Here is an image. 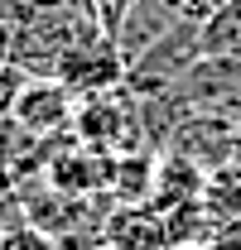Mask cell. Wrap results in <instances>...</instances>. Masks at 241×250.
<instances>
[{"instance_id": "cell-15", "label": "cell", "mask_w": 241, "mask_h": 250, "mask_svg": "<svg viewBox=\"0 0 241 250\" xmlns=\"http://www.w3.org/2000/svg\"><path fill=\"white\" fill-rule=\"evenodd\" d=\"M227 168H232V173H241V125H237V135H232V154H227Z\"/></svg>"}, {"instance_id": "cell-12", "label": "cell", "mask_w": 241, "mask_h": 250, "mask_svg": "<svg viewBox=\"0 0 241 250\" xmlns=\"http://www.w3.org/2000/svg\"><path fill=\"white\" fill-rule=\"evenodd\" d=\"M125 10H130V0H92V20H96L101 34H116L120 20H125Z\"/></svg>"}, {"instance_id": "cell-4", "label": "cell", "mask_w": 241, "mask_h": 250, "mask_svg": "<svg viewBox=\"0 0 241 250\" xmlns=\"http://www.w3.org/2000/svg\"><path fill=\"white\" fill-rule=\"evenodd\" d=\"M174 92L193 111H208V116L241 125V58H198L174 82Z\"/></svg>"}, {"instance_id": "cell-11", "label": "cell", "mask_w": 241, "mask_h": 250, "mask_svg": "<svg viewBox=\"0 0 241 250\" xmlns=\"http://www.w3.org/2000/svg\"><path fill=\"white\" fill-rule=\"evenodd\" d=\"M24 82H29V72H24V67L0 62V116H10V106H15V96H20Z\"/></svg>"}, {"instance_id": "cell-2", "label": "cell", "mask_w": 241, "mask_h": 250, "mask_svg": "<svg viewBox=\"0 0 241 250\" xmlns=\"http://www.w3.org/2000/svg\"><path fill=\"white\" fill-rule=\"evenodd\" d=\"M198 58H203V48H198V24H174V29L159 34L145 53H135V58L125 62L120 87H125L130 96L169 92V87H174V82H179Z\"/></svg>"}, {"instance_id": "cell-3", "label": "cell", "mask_w": 241, "mask_h": 250, "mask_svg": "<svg viewBox=\"0 0 241 250\" xmlns=\"http://www.w3.org/2000/svg\"><path fill=\"white\" fill-rule=\"evenodd\" d=\"M48 77H58L72 96L111 92V87H120V77H125V58H120V48H116L111 34L87 29L58 53V62H53Z\"/></svg>"}, {"instance_id": "cell-7", "label": "cell", "mask_w": 241, "mask_h": 250, "mask_svg": "<svg viewBox=\"0 0 241 250\" xmlns=\"http://www.w3.org/2000/svg\"><path fill=\"white\" fill-rule=\"evenodd\" d=\"M101 241L116 250H169L164 212L154 202H120L116 212H106V221H101Z\"/></svg>"}, {"instance_id": "cell-13", "label": "cell", "mask_w": 241, "mask_h": 250, "mask_svg": "<svg viewBox=\"0 0 241 250\" xmlns=\"http://www.w3.org/2000/svg\"><path fill=\"white\" fill-rule=\"evenodd\" d=\"M208 246H212V250H241V217L217 221V226H212V236H208Z\"/></svg>"}, {"instance_id": "cell-6", "label": "cell", "mask_w": 241, "mask_h": 250, "mask_svg": "<svg viewBox=\"0 0 241 250\" xmlns=\"http://www.w3.org/2000/svg\"><path fill=\"white\" fill-rule=\"evenodd\" d=\"M232 135H237L232 121L208 116V111H188L179 121V130L169 135L164 149H174V154H183L188 164H198L203 173H212V168H222L227 154H232Z\"/></svg>"}, {"instance_id": "cell-1", "label": "cell", "mask_w": 241, "mask_h": 250, "mask_svg": "<svg viewBox=\"0 0 241 250\" xmlns=\"http://www.w3.org/2000/svg\"><path fill=\"white\" fill-rule=\"evenodd\" d=\"M72 130H77L82 145L101 149V154H135V149H150V145H145V130H140V101L125 92V87L77 96Z\"/></svg>"}, {"instance_id": "cell-16", "label": "cell", "mask_w": 241, "mask_h": 250, "mask_svg": "<svg viewBox=\"0 0 241 250\" xmlns=\"http://www.w3.org/2000/svg\"><path fill=\"white\" fill-rule=\"evenodd\" d=\"M68 250H116V246H106V241H82V246H68Z\"/></svg>"}, {"instance_id": "cell-5", "label": "cell", "mask_w": 241, "mask_h": 250, "mask_svg": "<svg viewBox=\"0 0 241 250\" xmlns=\"http://www.w3.org/2000/svg\"><path fill=\"white\" fill-rule=\"evenodd\" d=\"M72 116H77V96L58 77H29L10 106V121L29 140H53L63 130H72Z\"/></svg>"}, {"instance_id": "cell-17", "label": "cell", "mask_w": 241, "mask_h": 250, "mask_svg": "<svg viewBox=\"0 0 241 250\" xmlns=\"http://www.w3.org/2000/svg\"><path fill=\"white\" fill-rule=\"evenodd\" d=\"M179 250H212V246H208V241H198V246H179Z\"/></svg>"}, {"instance_id": "cell-10", "label": "cell", "mask_w": 241, "mask_h": 250, "mask_svg": "<svg viewBox=\"0 0 241 250\" xmlns=\"http://www.w3.org/2000/svg\"><path fill=\"white\" fill-rule=\"evenodd\" d=\"M0 250H58V241L39 231L34 221H20L15 231H0Z\"/></svg>"}, {"instance_id": "cell-14", "label": "cell", "mask_w": 241, "mask_h": 250, "mask_svg": "<svg viewBox=\"0 0 241 250\" xmlns=\"http://www.w3.org/2000/svg\"><path fill=\"white\" fill-rule=\"evenodd\" d=\"M0 62H15V24H10V15H0Z\"/></svg>"}, {"instance_id": "cell-9", "label": "cell", "mask_w": 241, "mask_h": 250, "mask_svg": "<svg viewBox=\"0 0 241 250\" xmlns=\"http://www.w3.org/2000/svg\"><path fill=\"white\" fill-rule=\"evenodd\" d=\"M198 207L208 212V221H232L241 217V173H232L227 164L222 168H212L208 178H203V192H198Z\"/></svg>"}, {"instance_id": "cell-8", "label": "cell", "mask_w": 241, "mask_h": 250, "mask_svg": "<svg viewBox=\"0 0 241 250\" xmlns=\"http://www.w3.org/2000/svg\"><path fill=\"white\" fill-rule=\"evenodd\" d=\"M203 58H241V0H222L198 24Z\"/></svg>"}]
</instances>
